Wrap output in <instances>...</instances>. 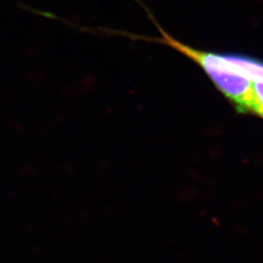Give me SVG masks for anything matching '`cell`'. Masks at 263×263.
Masks as SVG:
<instances>
[{
  "label": "cell",
  "instance_id": "3957f363",
  "mask_svg": "<svg viewBox=\"0 0 263 263\" xmlns=\"http://www.w3.org/2000/svg\"><path fill=\"white\" fill-rule=\"evenodd\" d=\"M254 115L263 119V83H254Z\"/></svg>",
  "mask_w": 263,
  "mask_h": 263
},
{
  "label": "cell",
  "instance_id": "6da1fadb",
  "mask_svg": "<svg viewBox=\"0 0 263 263\" xmlns=\"http://www.w3.org/2000/svg\"><path fill=\"white\" fill-rule=\"evenodd\" d=\"M161 38L139 37L168 45L180 54L187 57L200 66L213 81L219 92L234 105L240 113L254 114V82L237 70L235 66L226 60L223 55L201 51L181 43L165 32L157 25Z\"/></svg>",
  "mask_w": 263,
  "mask_h": 263
},
{
  "label": "cell",
  "instance_id": "7a4b0ae2",
  "mask_svg": "<svg viewBox=\"0 0 263 263\" xmlns=\"http://www.w3.org/2000/svg\"><path fill=\"white\" fill-rule=\"evenodd\" d=\"M223 56L248 79L254 83H263V61L236 53L223 54Z\"/></svg>",
  "mask_w": 263,
  "mask_h": 263
}]
</instances>
